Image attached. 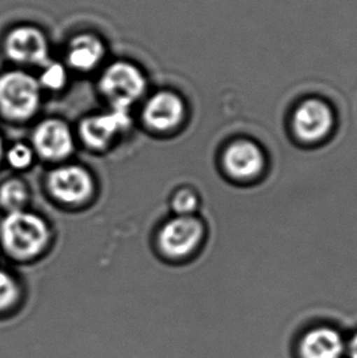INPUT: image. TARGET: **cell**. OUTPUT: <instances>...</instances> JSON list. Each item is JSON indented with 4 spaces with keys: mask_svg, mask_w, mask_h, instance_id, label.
I'll list each match as a JSON object with an SVG mask.
<instances>
[{
    "mask_svg": "<svg viewBox=\"0 0 357 358\" xmlns=\"http://www.w3.org/2000/svg\"><path fill=\"white\" fill-rule=\"evenodd\" d=\"M49 238L48 225L43 219L24 209L8 213L0 223V243L15 259L38 256L48 245Z\"/></svg>",
    "mask_w": 357,
    "mask_h": 358,
    "instance_id": "1",
    "label": "cell"
},
{
    "mask_svg": "<svg viewBox=\"0 0 357 358\" xmlns=\"http://www.w3.org/2000/svg\"><path fill=\"white\" fill-rule=\"evenodd\" d=\"M41 103L38 80L24 71L0 75V114L14 121L27 120L37 113Z\"/></svg>",
    "mask_w": 357,
    "mask_h": 358,
    "instance_id": "2",
    "label": "cell"
},
{
    "mask_svg": "<svg viewBox=\"0 0 357 358\" xmlns=\"http://www.w3.org/2000/svg\"><path fill=\"white\" fill-rule=\"evenodd\" d=\"M147 87L145 75L134 64L115 62L102 73L99 88L115 109H126L137 102Z\"/></svg>",
    "mask_w": 357,
    "mask_h": 358,
    "instance_id": "3",
    "label": "cell"
},
{
    "mask_svg": "<svg viewBox=\"0 0 357 358\" xmlns=\"http://www.w3.org/2000/svg\"><path fill=\"white\" fill-rule=\"evenodd\" d=\"M346 338L332 323H316L300 331L294 343L295 358H345Z\"/></svg>",
    "mask_w": 357,
    "mask_h": 358,
    "instance_id": "4",
    "label": "cell"
},
{
    "mask_svg": "<svg viewBox=\"0 0 357 358\" xmlns=\"http://www.w3.org/2000/svg\"><path fill=\"white\" fill-rule=\"evenodd\" d=\"M47 189L60 203L78 206L91 197L94 191V181L83 166L64 165L49 173Z\"/></svg>",
    "mask_w": 357,
    "mask_h": 358,
    "instance_id": "5",
    "label": "cell"
},
{
    "mask_svg": "<svg viewBox=\"0 0 357 358\" xmlns=\"http://www.w3.org/2000/svg\"><path fill=\"white\" fill-rule=\"evenodd\" d=\"M204 228L193 215H176L162 227L158 246L165 256L181 258L191 255L202 241Z\"/></svg>",
    "mask_w": 357,
    "mask_h": 358,
    "instance_id": "6",
    "label": "cell"
},
{
    "mask_svg": "<svg viewBox=\"0 0 357 358\" xmlns=\"http://www.w3.org/2000/svg\"><path fill=\"white\" fill-rule=\"evenodd\" d=\"M6 57L22 65H46L49 43L46 34L36 26L22 24L11 29L4 41Z\"/></svg>",
    "mask_w": 357,
    "mask_h": 358,
    "instance_id": "7",
    "label": "cell"
},
{
    "mask_svg": "<svg viewBox=\"0 0 357 358\" xmlns=\"http://www.w3.org/2000/svg\"><path fill=\"white\" fill-rule=\"evenodd\" d=\"M129 110L113 108L111 112L85 117L78 129L83 143L91 150H106L116 136L130 125Z\"/></svg>",
    "mask_w": 357,
    "mask_h": 358,
    "instance_id": "8",
    "label": "cell"
},
{
    "mask_svg": "<svg viewBox=\"0 0 357 358\" xmlns=\"http://www.w3.org/2000/svg\"><path fill=\"white\" fill-rule=\"evenodd\" d=\"M34 153L50 162L68 158L73 153V132L63 120L47 119L36 126L32 135Z\"/></svg>",
    "mask_w": 357,
    "mask_h": 358,
    "instance_id": "9",
    "label": "cell"
},
{
    "mask_svg": "<svg viewBox=\"0 0 357 358\" xmlns=\"http://www.w3.org/2000/svg\"><path fill=\"white\" fill-rule=\"evenodd\" d=\"M333 124L332 109L317 98L301 103L293 117L295 135L304 142L322 140L332 131Z\"/></svg>",
    "mask_w": 357,
    "mask_h": 358,
    "instance_id": "10",
    "label": "cell"
},
{
    "mask_svg": "<svg viewBox=\"0 0 357 358\" xmlns=\"http://www.w3.org/2000/svg\"><path fill=\"white\" fill-rule=\"evenodd\" d=\"M185 104L178 94L172 91L155 93L146 103L142 119L152 130H173L183 122L185 117Z\"/></svg>",
    "mask_w": 357,
    "mask_h": 358,
    "instance_id": "11",
    "label": "cell"
},
{
    "mask_svg": "<svg viewBox=\"0 0 357 358\" xmlns=\"http://www.w3.org/2000/svg\"><path fill=\"white\" fill-rule=\"evenodd\" d=\"M224 169L232 178L253 179L265 169L266 158L261 147L248 140L235 141L227 147L223 157Z\"/></svg>",
    "mask_w": 357,
    "mask_h": 358,
    "instance_id": "12",
    "label": "cell"
},
{
    "mask_svg": "<svg viewBox=\"0 0 357 358\" xmlns=\"http://www.w3.org/2000/svg\"><path fill=\"white\" fill-rule=\"evenodd\" d=\"M106 55V45L99 37L93 34L75 36L69 43L66 60L71 68L78 71H92Z\"/></svg>",
    "mask_w": 357,
    "mask_h": 358,
    "instance_id": "13",
    "label": "cell"
},
{
    "mask_svg": "<svg viewBox=\"0 0 357 358\" xmlns=\"http://www.w3.org/2000/svg\"><path fill=\"white\" fill-rule=\"evenodd\" d=\"M29 199V189L21 180H6L0 185V207L8 213L24 209Z\"/></svg>",
    "mask_w": 357,
    "mask_h": 358,
    "instance_id": "14",
    "label": "cell"
},
{
    "mask_svg": "<svg viewBox=\"0 0 357 358\" xmlns=\"http://www.w3.org/2000/svg\"><path fill=\"white\" fill-rule=\"evenodd\" d=\"M66 80L68 73L62 64L47 63L38 83L41 87L50 91H59L66 85Z\"/></svg>",
    "mask_w": 357,
    "mask_h": 358,
    "instance_id": "15",
    "label": "cell"
},
{
    "mask_svg": "<svg viewBox=\"0 0 357 358\" xmlns=\"http://www.w3.org/2000/svg\"><path fill=\"white\" fill-rule=\"evenodd\" d=\"M198 208V197L191 189H181L172 199V209L176 215H193Z\"/></svg>",
    "mask_w": 357,
    "mask_h": 358,
    "instance_id": "16",
    "label": "cell"
},
{
    "mask_svg": "<svg viewBox=\"0 0 357 358\" xmlns=\"http://www.w3.org/2000/svg\"><path fill=\"white\" fill-rule=\"evenodd\" d=\"M19 285L6 271H0V310L14 306L19 300Z\"/></svg>",
    "mask_w": 357,
    "mask_h": 358,
    "instance_id": "17",
    "label": "cell"
},
{
    "mask_svg": "<svg viewBox=\"0 0 357 358\" xmlns=\"http://www.w3.org/2000/svg\"><path fill=\"white\" fill-rule=\"evenodd\" d=\"M34 155V150L31 147L24 143H18L10 148L6 159L10 166H13L14 169L22 170L32 164Z\"/></svg>",
    "mask_w": 357,
    "mask_h": 358,
    "instance_id": "18",
    "label": "cell"
},
{
    "mask_svg": "<svg viewBox=\"0 0 357 358\" xmlns=\"http://www.w3.org/2000/svg\"><path fill=\"white\" fill-rule=\"evenodd\" d=\"M345 358H357V329L354 330L346 338Z\"/></svg>",
    "mask_w": 357,
    "mask_h": 358,
    "instance_id": "19",
    "label": "cell"
},
{
    "mask_svg": "<svg viewBox=\"0 0 357 358\" xmlns=\"http://www.w3.org/2000/svg\"><path fill=\"white\" fill-rule=\"evenodd\" d=\"M1 157H3V141H1V137H0V159H1Z\"/></svg>",
    "mask_w": 357,
    "mask_h": 358,
    "instance_id": "20",
    "label": "cell"
}]
</instances>
